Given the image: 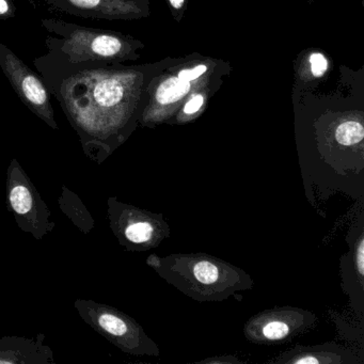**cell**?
Listing matches in <instances>:
<instances>
[{"mask_svg": "<svg viewBox=\"0 0 364 364\" xmlns=\"http://www.w3.org/2000/svg\"><path fill=\"white\" fill-rule=\"evenodd\" d=\"M170 3H171V5L173 6L174 8L178 9V8L182 7L184 0H170Z\"/></svg>", "mask_w": 364, "mask_h": 364, "instance_id": "obj_18", "label": "cell"}, {"mask_svg": "<svg viewBox=\"0 0 364 364\" xmlns=\"http://www.w3.org/2000/svg\"><path fill=\"white\" fill-rule=\"evenodd\" d=\"M110 229L129 252H144L161 246L171 230L163 214L124 203L116 197L107 200Z\"/></svg>", "mask_w": 364, "mask_h": 364, "instance_id": "obj_3", "label": "cell"}, {"mask_svg": "<svg viewBox=\"0 0 364 364\" xmlns=\"http://www.w3.org/2000/svg\"><path fill=\"white\" fill-rule=\"evenodd\" d=\"M313 312L294 306H276L257 313L249 319L244 334L249 342L259 345H278L291 342L316 326Z\"/></svg>", "mask_w": 364, "mask_h": 364, "instance_id": "obj_5", "label": "cell"}, {"mask_svg": "<svg viewBox=\"0 0 364 364\" xmlns=\"http://www.w3.org/2000/svg\"><path fill=\"white\" fill-rule=\"evenodd\" d=\"M46 336L0 338V364H55L54 351L46 344Z\"/></svg>", "mask_w": 364, "mask_h": 364, "instance_id": "obj_7", "label": "cell"}, {"mask_svg": "<svg viewBox=\"0 0 364 364\" xmlns=\"http://www.w3.org/2000/svg\"><path fill=\"white\" fill-rule=\"evenodd\" d=\"M71 50L90 58H112L122 50V42L109 35L78 31L72 35L69 42Z\"/></svg>", "mask_w": 364, "mask_h": 364, "instance_id": "obj_9", "label": "cell"}, {"mask_svg": "<svg viewBox=\"0 0 364 364\" xmlns=\"http://www.w3.org/2000/svg\"><path fill=\"white\" fill-rule=\"evenodd\" d=\"M74 308L80 318L123 353L136 357H159L156 343L137 321L122 311L90 299H77Z\"/></svg>", "mask_w": 364, "mask_h": 364, "instance_id": "obj_2", "label": "cell"}, {"mask_svg": "<svg viewBox=\"0 0 364 364\" xmlns=\"http://www.w3.org/2000/svg\"><path fill=\"white\" fill-rule=\"evenodd\" d=\"M197 363L202 364H234V363H242L240 359L235 357V355H216L214 358H208V359L202 360V361L197 362Z\"/></svg>", "mask_w": 364, "mask_h": 364, "instance_id": "obj_15", "label": "cell"}, {"mask_svg": "<svg viewBox=\"0 0 364 364\" xmlns=\"http://www.w3.org/2000/svg\"><path fill=\"white\" fill-rule=\"evenodd\" d=\"M206 67L205 65H198L195 69L184 70V71L180 72L178 74V78L185 82H191V80H197L202 74L205 73Z\"/></svg>", "mask_w": 364, "mask_h": 364, "instance_id": "obj_14", "label": "cell"}, {"mask_svg": "<svg viewBox=\"0 0 364 364\" xmlns=\"http://www.w3.org/2000/svg\"><path fill=\"white\" fill-rule=\"evenodd\" d=\"M8 11H9V5L7 0H0V16L8 14Z\"/></svg>", "mask_w": 364, "mask_h": 364, "instance_id": "obj_17", "label": "cell"}, {"mask_svg": "<svg viewBox=\"0 0 364 364\" xmlns=\"http://www.w3.org/2000/svg\"><path fill=\"white\" fill-rule=\"evenodd\" d=\"M59 208L85 235L90 233L95 225L92 215L87 210L82 199L65 185L61 187L60 197L58 198Z\"/></svg>", "mask_w": 364, "mask_h": 364, "instance_id": "obj_10", "label": "cell"}, {"mask_svg": "<svg viewBox=\"0 0 364 364\" xmlns=\"http://www.w3.org/2000/svg\"><path fill=\"white\" fill-rule=\"evenodd\" d=\"M311 68L312 73L315 76H321L327 70L328 63L325 57L321 54H313L310 57Z\"/></svg>", "mask_w": 364, "mask_h": 364, "instance_id": "obj_13", "label": "cell"}, {"mask_svg": "<svg viewBox=\"0 0 364 364\" xmlns=\"http://www.w3.org/2000/svg\"><path fill=\"white\" fill-rule=\"evenodd\" d=\"M269 362L274 364H355L358 363V360L357 355L349 349L334 343H325L315 346L296 345Z\"/></svg>", "mask_w": 364, "mask_h": 364, "instance_id": "obj_8", "label": "cell"}, {"mask_svg": "<svg viewBox=\"0 0 364 364\" xmlns=\"http://www.w3.org/2000/svg\"><path fill=\"white\" fill-rule=\"evenodd\" d=\"M0 65L25 105L46 124L54 129H58L46 87L22 60L3 44H0Z\"/></svg>", "mask_w": 364, "mask_h": 364, "instance_id": "obj_6", "label": "cell"}, {"mask_svg": "<svg viewBox=\"0 0 364 364\" xmlns=\"http://www.w3.org/2000/svg\"><path fill=\"white\" fill-rule=\"evenodd\" d=\"M364 138V129L361 123L347 121L338 125L336 131V140L344 146H355L362 142Z\"/></svg>", "mask_w": 364, "mask_h": 364, "instance_id": "obj_12", "label": "cell"}, {"mask_svg": "<svg viewBox=\"0 0 364 364\" xmlns=\"http://www.w3.org/2000/svg\"><path fill=\"white\" fill-rule=\"evenodd\" d=\"M6 203L18 228L37 240H43L56 227L52 212L16 159L7 169Z\"/></svg>", "mask_w": 364, "mask_h": 364, "instance_id": "obj_4", "label": "cell"}, {"mask_svg": "<svg viewBox=\"0 0 364 364\" xmlns=\"http://www.w3.org/2000/svg\"><path fill=\"white\" fill-rule=\"evenodd\" d=\"M146 264L166 282L199 302L223 301L250 291L252 278L242 268L206 253L150 255Z\"/></svg>", "mask_w": 364, "mask_h": 364, "instance_id": "obj_1", "label": "cell"}, {"mask_svg": "<svg viewBox=\"0 0 364 364\" xmlns=\"http://www.w3.org/2000/svg\"><path fill=\"white\" fill-rule=\"evenodd\" d=\"M203 97L202 95H197V97H193L186 106L184 107V112L186 114H193L202 107L203 105Z\"/></svg>", "mask_w": 364, "mask_h": 364, "instance_id": "obj_16", "label": "cell"}, {"mask_svg": "<svg viewBox=\"0 0 364 364\" xmlns=\"http://www.w3.org/2000/svg\"><path fill=\"white\" fill-rule=\"evenodd\" d=\"M191 90L189 82L172 77L164 82L157 89L156 99L163 105L176 103L185 97Z\"/></svg>", "mask_w": 364, "mask_h": 364, "instance_id": "obj_11", "label": "cell"}]
</instances>
